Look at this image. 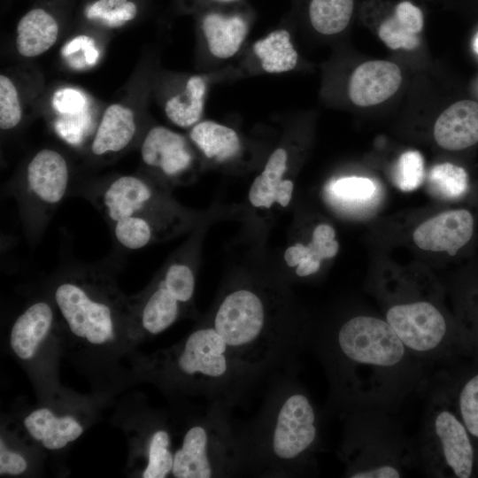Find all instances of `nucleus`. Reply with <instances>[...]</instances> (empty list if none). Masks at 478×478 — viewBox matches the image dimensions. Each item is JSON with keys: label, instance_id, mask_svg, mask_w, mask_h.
Masks as SVG:
<instances>
[{"label": "nucleus", "instance_id": "1a4fd4ad", "mask_svg": "<svg viewBox=\"0 0 478 478\" xmlns=\"http://www.w3.org/2000/svg\"><path fill=\"white\" fill-rule=\"evenodd\" d=\"M472 214L464 209L443 212L422 222L413 232L414 243L424 251H446L453 256L471 239Z\"/></svg>", "mask_w": 478, "mask_h": 478}, {"label": "nucleus", "instance_id": "f3484780", "mask_svg": "<svg viewBox=\"0 0 478 478\" xmlns=\"http://www.w3.org/2000/svg\"><path fill=\"white\" fill-rule=\"evenodd\" d=\"M135 130L133 112L119 104H111L104 111L93 139V154L101 156L123 150L132 141Z\"/></svg>", "mask_w": 478, "mask_h": 478}, {"label": "nucleus", "instance_id": "423d86ee", "mask_svg": "<svg viewBox=\"0 0 478 478\" xmlns=\"http://www.w3.org/2000/svg\"><path fill=\"white\" fill-rule=\"evenodd\" d=\"M242 457L240 445L231 430L218 417L208 427L188 429L181 446L173 454L172 474L176 478H210L231 472Z\"/></svg>", "mask_w": 478, "mask_h": 478}, {"label": "nucleus", "instance_id": "6ab92c4d", "mask_svg": "<svg viewBox=\"0 0 478 478\" xmlns=\"http://www.w3.org/2000/svg\"><path fill=\"white\" fill-rule=\"evenodd\" d=\"M423 24L421 10L410 2H401L394 13L380 25L379 37L392 50H413L420 43L419 34Z\"/></svg>", "mask_w": 478, "mask_h": 478}, {"label": "nucleus", "instance_id": "20e7f679", "mask_svg": "<svg viewBox=\"0 0 478 478\" xmlns=\"http://www.w3.org/2000/svg\"><path fill=\"white\" fill-rule=\"evenodd\" d=\"M417 465L433 477L451 473L458 478L472 475L474 449L462 420L448 405L436 383L428 392L423 423L415 444Z\"/></svg>", "mask_w": 478, "mask_h": 478}, {"label": "nucleus", "instance_id": "c85d7f7f", "mask_svg": "<svg viewBox=\"0 0 478 478\" xmlns=\"http://www.w3.org/2000/svg\"><path fill=\"white\" fill-rule=\"evenodd\" d=\"M293 187L289 180L273 179L261 173L252 182L249 199L256 207L269 208L274 202L285 207L290 202Z\"/></svg>", "mask_w": 478, "mask_h": 478}, {"label": "nucleus", "instance_id": "58836bf2", "mask_svg": "<svg viewBox=\"0 0 478 478\" xmlns=\"http://www.w3.org/2000/svg\"><path fill=\"white\" fill-rule=\"evenodd\" d=\"M210 3L217 4H235L238 3L241 0H206Z\"/></svg>", "mask_w": 478, "mask_h": 478}, {"label": "nucleus", "instance_id": "f704fd0d", "mask_svg": "<svg viewBox=\"0 0 478 478\" xmlns=\"http://www.w3.org/2000/svg\"><path fill=\"white\" fill-rule=\"evenodd\" d=\"M163 281L181 303H187L191 299L195 289V278L188 266L183 264L170 266Z\"/></svg>", "mask_w": 478, "mask_h": 478}, {"label": "nucleus", "instance_id": "7c9ffc66", "mask_svg": "<svg viewBox=\"0 0 478 478\" xmlns=\"http://www.w3.org/2000/svg\"><path fill=\"white\" fill-rule=\"evenodd\" d=\"M117 241L125 248L138 250L146 246L152 236V228L148 220L142 216H131L113 223Z\"/></svg>", "mask_w": 478, "mask_h": 478}, {"label": "nucleus", "instance_id": "b1692460", "mask_svg": "<svg viewBox=\"0 0 478 478\" xmlns=\"http://www.w3.org/2000/svg\"><path fill=\"white\" fill-rule=\"evenodd\" d=\"M335 232L328 224L317 226L308 245L297 243L289 247L284 258L289 266H297L301 262H310L320 266V261L336 255L339 244L335 240Z\"/></svg>", "mask_w": 478, "mask_h": 478}, {"label": "nucleus", "instance_id": "393cba45", "mask_svg": "<svg viewBox=\"0 0 478 478\" xmlns=\"http://www.w3.org/2000/svg\"><path fill=\"white\" fill-rule=\"evenodd\" d=\"M353 5V0H310L308 4L310 23L322 35L338 34L348 26Z\"/></svg>", "mask_w": 478, "mask_h": 478}, {"label": "nucleus", "instance_id": "412c9836", "mask_svg": "<svg viewBox=\"0 0 478 478\" xmlns=\"http://www.w3.org/2000/svg\"><path fill=\"white\" fill-rule=\"evenodd\" d=\"M190 138L209 158L224 161L240 150V140L235 131L220 123L205 120L197 124Z\"/></svg>", "mask_w": 478, "mask_h": 478}, {"label": "nucleus", "instance_id": "ddd939ff", "mask_svg": "<svg viewBox=\"0 0 478 478\" xmlns=\"http://www.w3.org/2000/svg\"><path fill=\"white\" fill-rule=\"evenodd\" d=\"M434 137L440 147L449 150L478 143V103L461 100L445 109L435 123Z\"/></svg>", "mask_w": 478, "mask_h": 478}, {"label": "nucleus", "instance_id": "2eb2a0df", "mask_svg": "<svg viewBox=\"0 0 478 478\" xmlns=\"http://www.w3.org/2000/svg\"><path fill=\"white\" fill-rule=\"evenodd\" d=\"M153 192L142 179L124 175L114 180L104 190L103 205L110 220L142 216L152 199Z\"/></svg>", "mask_w": 478, "mask_h": 478}, {"label": "nucleus", "instance_id": "5701e85b", "mask_svg": "<svg viewBox=\"0 0 478 478\" xmlns=\"http://www.w3.org/2000/svg\"><path fill=\"white\" fill-rule=\"evenodd\" d=\"M205 90L206 83L201 76L190 77L185 91L166 102L165 111L167 118L181 127L196 124L203 113Z\"/></svg>", "mask_w": 478, "mask_h": 478}, {"label": "nucleus", "instance_id": "f8f14e48", "mask_svg": "<svg viewBox=\"0 0 478 478\" xmlns=\"http://www.w3.org/2000/svg\"><path fill=\"white\" fill-rule=\"evenodd\" d=\"M143 161L159 168L168 176L178 175L191 164L192 155L185 138L165 127H154L146 135L141 149Z\"/></svg>", "mask_w": 478, "mask_h": 478}, {"label": "nucleus", "instance_id": "dca6fc26", "mask_svg": "<svg viewBox=\"0 0 478 478\" xmlns=\"http://www.w3.org/2000/svg\"><path fill=\"white\" fill-rule=\"evenodd\" d=\"M53 320L50 306L38 302L29 306L12 326L10 344L21 359L32 358L46 337Z\"/></svg>", "mask_w": 478, "mask_h": 478}, {"label": "nucleus", "instance_id": "2f4dec72", "mask_svg": "<svg viewBox=\"0 0 478 478\" xmlns=\"http://www.w3.org/2000/svg\"><path fill=\"white\" fill-rule=\"evenodd\" d=\"M395 185L402 191H412L424 180V160L417 150H408L397 159L393 174Z\"/></svg>", "mask_w": 478, "mask_h": 478}, {"label": "nucleus", "instance_id": "7ed1b4c3", "mask_svg": "<svg viewBox=\"0 0 478 478\" xmlns=\"http://www.w3.org/2000/svg\"><path fill=\"white\" fill-rule=\"evenodd\" d=\"M383 410L348 412L341 455L345 476L397 478L417 465L415 444Z\"/></svg>", "mask_w": 478, "mask_h": 478}, {"label": "nucleus", "instance_id": "c756f323", "mask_svg": "<svg viewBox=\"0 0 478 478\" xmlns=\"http://www.w3.org/2000/svg\"><path fill=\"white\" fill-rule=\"evenodd\" d=\"M170 437L166 430L156 431L150 442L148 465L144 478H165L172 473L173 455L169 450Z\"/></svg>", "mask_w": 478, "mask_h": 478}, {"label": "nucleus", "instance_id": "0eeeda50", "mask_svg": "<svg viewBox=\"0 0 478 478\" xmlns=\"http://www.w3.org/2000/svg\"><path fill=\"white\" fill-rule=\"evenodd\" d=\"M385 320L407 351L425 364L439 362L449 344L447 320L431 302L415 300L389 306Z\"/></svg>", "mask_w": 478, "mask_h": 478}, {"label": "nucleus", "instance_id": "f257e3e1", "mask_svg": "<svg viewBox=\"0 0 478 478\" xmlns=\"http://www.w3.org/2000/svg\"><path fill=\"white\" fill-rule=\"evenodd\" d=\"M319 342L334 397L347 413L391 412L428 382L427 364L407 351L385 319L352 316Z\"/></svg>", "mask_w": 478, "mask_h": 478}, {"label": "nucleus", "instance_id": "a211bd4d", "mask_svg": "<svg viewBox=\"0 0 478 478\" xmlns=\"http://www.w3.org/2000/svg\"><path fill=\"white\" fill-rule=\"evenodd\" d=\"M58 35V25L53 16L43 9H33L18 23L17 50L27 58L39 56L56 42Z\"/></svg>", "mask_w": 478, "mask_h": 478}, {"label": "nucleus", "instance_id": "39448f33", "mask_svg": "<svg viewBox=\"0 0 478 478\" xmlns=\"http://www.w3.org/2000/svg\"><path fill=\"white\" fill-rule=\"evenodd\" d=\"M212 327L234 357L258 374L279 357L286 343L268 328L263 302L248 289L233 291L223 299Z\"/></svg>", "mask_w": 478, "mask_h": 478}, {"label": "nucleus", "instance_id": "aec40b11", "mask_svg": "<svg viewBox=\"0 0 478 478\" xmlns=\"http://www.w3.org/2000/svg\"><path fill=\"white\" fill-rule=\"evenodd\" d=\"M24 425L32 437L41 441L42 445L50 450L65 447L78 438L83 431L73 417H56L46 408L32 412L25 419Z\"/></svg>", "mask_w": 478, "mask_h": 478}, {"label": "nucleus", "instance_id": "6e6552de", "mask_svg": "<svg viewBox=\"0 0 478 478\" xmlns=\"http://www.w3.org/2000/svg\"><path fill=\"white\" fill-rule=\"evenodd\" d=\"M55 301L71 331L93 344H103L113 338V317L111 306L96 300L89 289L77 281L58 286Z\"/></svg>", "mask_w": 478, "mask_h": 478}, {"label": "nucleus", "instance_id": "cd10ccee", "mask_svg": "<svg viewBox=\"0 0 478 478\" xmlns=\"http://www.w3.org/2000/svg\"><path fill=\"white\" fill-rule=\"evenodd\" d=\"M330 195L338 202L354 208H367L374 204L378 189L365 177H343L329 186Z\"/></svg>", "mask_w": 478, "mask_h": 478}, {"label": "nucleus", "instance_id": "e433bc0d", "mask_svg": "<svg viewBox=\"0 0 478 478\" xmlns=\"http://www.w3.org/2000/svg\"><path fill=\"white\" fill-rule=\"evenodd\" d=\"M127 2V0H97L87 8L86 15L89 19H98L103 12L120 7Z\"/></svg>", "mask_w": 478, "mask_h": 478}, {"label": "nucleus", "instance_id": "bb28decb", "mask_svg": "<svg viewBox=\"0 0 478 478\" xmlns=\"http://www.w3.org/2000/svg\"><path fill=\"white\" fill-rule=\"evenodd\" d=\"M430 192L443 199H456L468 189V175L464 168L451 163H441L433 166L428 175Z\"/></svg>", "mask_w": 478, "mask_h": 478}, {"label": "nucleus", "instance_id": "9d476101", "mask_svg": "<svg viewBox=\"0 0 478 478\" xmlns=\"http://www.w3.org/2000/svg\"><path fill=\"white\" fill-rule=\"evenodd\" d=\"M402 82L397 65L386 60H371L358 66L349 82L351 102L367 107L384 102L394 95Z\"/></svg>", "mask_w": 478, "mask_h": 478}, {"label": "nucleus", "instance_id": "ea45409f", "mask_svg": "<svg viewBox=\"0 0 478 478\" xmlns=\"http://www.w3.org/2000/svg\"><path fill=\"white\" fill-rule=\"evenodd\" d=\"M473 47L474 50L478 54V33L474 36Z\"/></svg>", "mask_w": 478, "mask_h": 478}, {"label": "nucleus", "instance_id": "c9c22d12", "mask_svg": "<svg viewBox=\"0 0 478 478\" xmlns=\"http://www.w3.org/2000/svg\"><path fill=\"white\" fill-rule=\"evenodd\" d=\"M27 465L19 454L9 451L3 440L0 443V474H19L23 473Z\"/></svg>", "mask_w": 478, "mask_h": 478}, {"label": "nucleus", "instance_id": "72a5a7b5", "mask_svg": "<svg viewBox=\"0 0 478 478\" xmlns=\"http://www.w3.org/2000/svg\"><path fill=\"white\" fill-rule=\"evenodd\" d=\"M22 116L18 92L13 82L0 75V127L3 130L16 127Z\"/></svg>", "mask_w": 478, "mask_h": 478}, {"label": "nucleus", "instance_id": "4c0bfd02", "mask_svg": "<svg viewBox=\"0 0 478 478\" xmlns=\"http://www.w3.org/2000/svg\"><path fill=\"white\" fill-rule=\"evenodd\" d=\"M88 37L79 36L73 39L68 45H66V53H71L73 51L78 50L81 45L87 41Z\"/></svg>", "mask_w": 478, "mask_h": 478}, {"label": "nucleus", "instance_id": "f03ea898", "mask_svg": "<svg viewBox=\"0 0 478 478\" xmlns=\"http://www.w3.org/2000/svg\"><path fill=\"white\" fill-rule=\"evenodd\" d=\"M248 450L273 472L295 473L310 465L319 443V422L307 392L293 382L274 390Z\"/></svg>", "mask_w": 478, "mask_h": 478}, {"label": "nucleus", "instance_id": "a878e982", "mask_svg": "<svg viewBox=\"0 0 478 478\" xmlns=\"http://www.w3.org/2000/svg\"><path fill=\"white\" fill-rule=\"evenodd\" d=\"M180 303L162 280L143 307L142 312L143 328L150 334H158L166 330L176 320Z\"/></svg>", "mask_w": 478, "mask_h": 478}, {"label": "nucleus", "instance_id": "9b49d317", "mask_svg": "<svg viewBox=\"0 0 478 478\" xmlns=\"http://www.w3.org/2000/svg\"><path fill=\"white\" fill-rule=\"evenodd\" d=\"M69 172L64 157L58 151L43 149L30 160L27 168L29 193L43 204L59 203L66 193Z\"/></svg>", "mask_w": 478, "mask_h": 478}, {"label": "nucleus", "instance_id": "4468645a", "mask_svg": "<svg viewBox=\"0 0 478 478\" xmlns=\"http://www.w3.org/2000/svg\"><path fill=\"white\" fill-rule=\"evenodd\" d=\"M201 24L210 52L220 59L233 57L248 32L247 16L238 11H209Z\"/></svg>", "mask_w": 478, "mask_h": 478}, {"label": "nucleus", "instance_id": "4be33fe9", "mask_svg": "<svg viewBox=\"0 0 478 478\" xmlns=\"http://www.w3.org/2000/svg\"><path fill=\"white\" fill-rule=\"evenodd\" d=\"M253 50L262 68L269 73L289 72L297 64V52L291 43L289 32L284 28L272 31L257 41Z\"/></svg>", "mask_w": 478, "mask_h": 478}, {"label": "nucleus", "instance_id": "473e14b6", "mask_svg": "<svg viewBox=\"0 0 478 478\" xmlns=\"http://www.w3.org/2000/svg\"><path fill=\"white\" fill-rule=\"evenodd\" d=\"M458 406L469 436L478 439V374L469 378L460 389Z\"/></svg>", "mask_w": 478, "mask_h": 478}]
</instances>
